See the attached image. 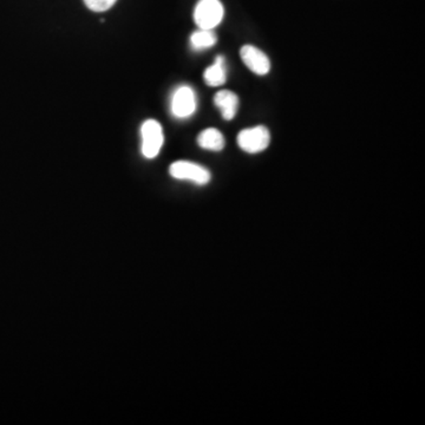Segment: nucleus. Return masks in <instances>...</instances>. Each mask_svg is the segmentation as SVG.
<instances>
[{
    "mask_svg": "<svg viewBox=\"0 0 425 425\" xmlns=\"http://www.w3.org/2000/svg\"><path fill=\"white\" fill-rule=\"evenodd\" d=\"M224 10L220 0H200L194 11L198 29L212 30L224 19Z\"/></svg>",
    "mask_w": 425,
    "mask_h": 425,
    "instance_id": "obj_1",
    "label": "nucleus"
},
{
    "mask_svg": "<svg viewBox=\"0 0 425 425\" xmlns=\"http://www.w3.org/2000/svg\"><path fill=\"white\" fill-rule=\"evenodd\" d=\"M271 135L264 125L245 129L239 132L238 144L242 151L248 154H258L269 146Z\"/></svg>",
    "mask_w": 425,
    "mask_h": 425,
    "instance_id": "obj_2",
    "label": "nucleus"
},
{
    "mask_svg": "<svg viewBox=\"0 0 425 425\" xmlns=\"http://www.w3.org/2000/svg\"><path fill=\"white\" fill-rule=\"evenodd\" d=\"M141 135H142V154L144 158H156L165 141L161 125L155 120H148L142 125Z\"/></svg>",
    "mask_w": 425,
    "mask_h": 425,
    "instance_id": "obj_3",
    "label": "nucleus"
},
{
    "mask_svg": "<svg viewBox=\"0 0 425 425\" xmlns=\"http://www.w3.org/2000/svg\"><path fill=\"white\" fill-rule=\"evenodd\" d=\"M169 174L176 180L191 181L198 184H207L212 177L205 167L189 161L174 162L169 168Z\"/></svg>",
    "mask_w": 425,
    "mask_h": 425,
    "instance_id": "obj_4",
    "label": "nucleus"
},
{
    "mask_svg": "<svg viewBox=\"0 0 425 425\" xmlns=\"http://www.w3.org/2000/svg\"><path fill=\"white\" fill-rule=\"evenodd\" d=\"M172 113L175 118H187L196 110V96L191 87L184 85L176 89L172 99Z\"/></svg>",
    "mask_w": 425,
    "mask_h": 425,
    "instance_id": "obj_5",
    "label": "nucleus"
},
{
    "mask_svg": "<svg viewBox=\"0 0 425 425\" xmlns=\"http://www.w3.org/2000/svg\"><path fill=\"white\" fill-rule=\"evenodd\" d=\"M240 56L246 66L259 76H265L271 70V62L266 53L253 45H245L240 50Z\"/></svg>",
    "mask_w": 425,
    "mask_h": 425,
    "instance_id": "obj_6",
    "label": "nucleus"
},
{
    "mask_svg": "<svg viewBox=\"0 0 425 425\" xmlns=\"http://www.w3.org/2000/svg\"><path fill=\"white\" fill-rule=\"evenodd\" d=\"M215 106L220 109L221 115L226 121H231L238 113L239 99L234 92L229 90H221L214 97Z\"/></svg>",
    "mask_w": 425,
    "mask_h": 425,
    "instance_id": "obj_7",
    "label": "nucleus"
},
{
    "mask_svg": "<svg viewBox=\"0 0 425 425\" xmlns=\"http://www.w3.org/2000/svg\"><path fill=\"white\" fill-rule=\"evenodd\" d=\"M205 84L209 87H220L226 83L227 70L224 65V58L222 56H217L215 63L212 66L207 68L205 71Z\"/></svg>",
    "mask_w": 425,
    "mask_h": 425,
    "instance_id": "obj_8",
    "label": "nucleus"
},
{
    "mask_svg": "<svg viewBox=\"0 0 425 425\" xmlns=\"http://www.w3.org/2000/svg\"><path fill=\"white\" fill-rule=\"evenodd\" d=\"M198 144L207 151H221L224 148V137L217 129H205L198 135Z\"/></svg>",
    "mask_w": 425,
    "mask_h": 425,
    "instance_id": "obj_9",
    "label": "nucleus"
},
{
    "mask_svg": "<svg viewBox=\"0 0 425 425\" xmlns=\"http://www.w3.org/2000/svg\"><path fill=\"white\" fill-rule=\"evenodd\" d=\"M217 34L212 30L200 29L193 33L191 37V44L195 50L212 48V45L217 44Z\"/></svg>",
    "mask_w": 425,
    "mask_h": 425,
    "instance_id": "obj_10",
    "label": "nucleus"
},
{
    "mask_svg": "<svg viewBox=\"0 0 425 425\" xmlns=\"http://www.w3.org/2000/svg\"><path fill=\"white\" fill-rule=\"evenodd\" d=\"M116 1L118 0H84V4L91 11L104 12L113 8Z\"/></svg>",
    "mask_w": 425,
    "mask_h": 425,
    "instance_id": "obj_11",
    "label": "nucleus"
}]
</instances>
